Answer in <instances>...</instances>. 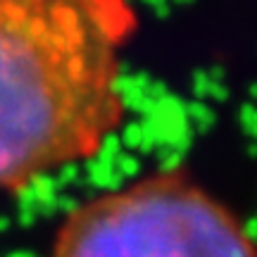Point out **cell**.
<instances>
[{"label": "cell", "instance_id": "1", "mask_svg": "<svg viewBox=\"0 0 257 257\" xmlns=\"http://www.w3.org/2000/svg\"><path fill=\"white\" fill-rule=\"evenodd\" d=\"M131 0H0V193L88 162L126 121Z\"/></svg>", "mask_w": 257, "mask_h": 257}, {"label": "cell", "instance_id": "2", "mask_svg": "<svg viewBox=\"0 0 257 257\" xmlns=\"http://www.w3.org/2000/svg\"><path fill=\"white\" fill-rule=\"evenodd\" d=\"M48 257H257V238L186 169L162 167L76 202Z\"/></svg>", "mask_w": 257, "mask_h": 257}]
</instances>
